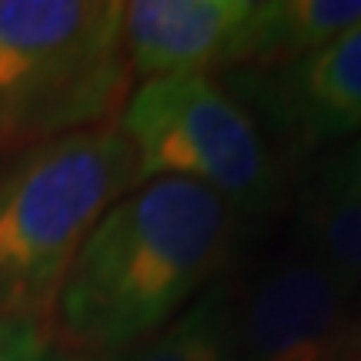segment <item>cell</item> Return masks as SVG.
Listing matches in <instances>:
<instances>
[{
  "label": "cell",
  "mask_w": 361,
  "mask_h": 361,
  "mask_svg": "<svg viewBox=\"0 0 361 361\" xmlns=\"http://www.w3.org/2000/svg\"><path fill=\"white\" fill-rule=\"evenodd\" d=\"M351 284L301 251L268 261L231 311V361H355Z\"/></svg>",
  "instance_id": "5b68a950"
},
{
  "label": "cell",
  "mask_w": 361,
  "mask_h": 361,
  "mask_svg": "<svg viewBox=\"0 0 361 361\" xmlns=\"http://www.w3.org/2000/svg\"><path fill=\"white\" fill-rule=\"evenodd\" d=\"M128 80L124 4L0 0V151L104 128Z\"/></svg>",
  "instance_id": "7a4b0ae2"
},
{
  "label": "cell",
  "mask_w": 361,
  "mask_h": 361,
  "mask_svg": "<svg viewBox=\"0 0 361 361\" xmlns=\"http://www.w3.org/2000/svg\"><path fill=\"white\" fill-rule=\"evenodd\" d=\"M251 0H130L124 4V51L144 80L207 74L228 67Z\"/></svg>",
  "instance_id": "52a82bcc"
},
{
  "label": "cell",
  "mask_w": 361,
  "mask_h": 361,
  "mask_svg": "<svg viewBox=\"0 0 361 361\" xmlns=\"http://www.w3.org/2000/svg\"><path fill=\"white\" fill-rule=\"evenodd\" d=\"M238 214L201 184H134L90 228L51 311L54 335L114 358L174 322L231 258Z\"/></svg>",
  "instance_id": "6da1fadb"
},
{
  "label": "cell",
  "mask_w": 361,
  "mask_h": 361,
  "mask_svg": "<svg viewBox=\"0 0 361 361\" xmlns=\"http://www.w3.org/2000/svg\"><path fill=\"white\" fill-rule=\"evenodd\" d=\"M247 111L295 147H318L361 134V24L328 40L298 64L238 80Z\"/></svg>",
  "instance_id": "8992f818"
},
{
  "label": "cell",
  "mask_w": 361,
  "mask_h": 361,
  "mask_svg": "<svg viewBox=\"0 0 361 361\" xmlns=\"http://www.w3.org/2000/svg\"><path fill=\"white\" fill-rule=\"evenodd\" d=\"M361 24V0H264L234 37L228 67L268 74L314 54L328 40Z\"/></svg>",
  "instance_id": "9c48e42d"
},
{
  "label": "cell",
  "mask_w": 361,
  "mask_h": 361,
  "mask_svg": "<svg viewBox=\"0 0 361 361\" xmlns=\"http://www.w3.org/2000/svg\"><path fill=\"white\" fill-rule=\"evenodd\" d=\"M355 361H361V311H358V348H355Z\"/></svg>",
  "instance_id": "7c38bea8"
},
{
  "label": "cell",
  "mask_w": 361,
  "mask_h": 361,
  "mask_svg": "<svg viewBox=\"0 0 361 361\" xmlns=\"http://www.w3.org/2000/svg\"><path fill=\"white\" fill-rule=\"evenodd\" d=\"M134 184L137 157L117 124L13 157L0 174V318L51 322L78 247Z\"/></svg>",
  "instance_id": "3957f363"
},
{
  "label": "cell",
  "mask_w": 361,
  "mask_h": 361,
  "mask_svg": "<svg viewBox=\"0 0 361 361\" xmlns=\"http://www.w3.org/2000/svg\"><path fill=\"white\" fill-rule=\"evenodd\" d=\"M137 157V184L178 178L218 194L234 214L278 204L281 164L247 104L211 74L144 80L117 117Z\"/></svg>",
  "instance_id": "277c9868"
},
{
  "label": "cell",
  "mask_w": 361,
  "mask_h": 361,
  "mask_svg": "<svg viewBox=\"0 0 361 361\" xmlns=\"http://www.w3.org/2000/svg\"><path fill=\"white\" fill-rule=\"evenodd\" d=\"M231 291L207 284L174 322L111 361H231Z\"/></svg>",
  "instance_id": "30bf717a"
},
{
  "label": "cell",
  "mask_w": 361,
  "mask_h": 361,
  "mask_svg": "<svg viewBox=\"0 0 361 361\" xmlns=\"http://www.w3.org/2000/svg\"><path fill=\"white\" fill-rule=\"evenodd\" d=\"M0 361H111L80 355L54 335L44 318H0Z\"/></svg>",
  "instance_id": "8fae6325"
},
{
  "label": "cell",
  "mask_w": 361,
  "mask_h": 361,
  "mask_svg": "<svg viewBox=\"0 0 361 361\" xmlns=\"http://www.w3.org/2000/svg\"><path fill=\"white\" fill-rule=\"evenodd\" d=\"M298 251L338 274L361 281V134L322 154L301 180L295 211Z\"/></svg>",
  "instance_id": "ba28073f"
}]
</instances>
